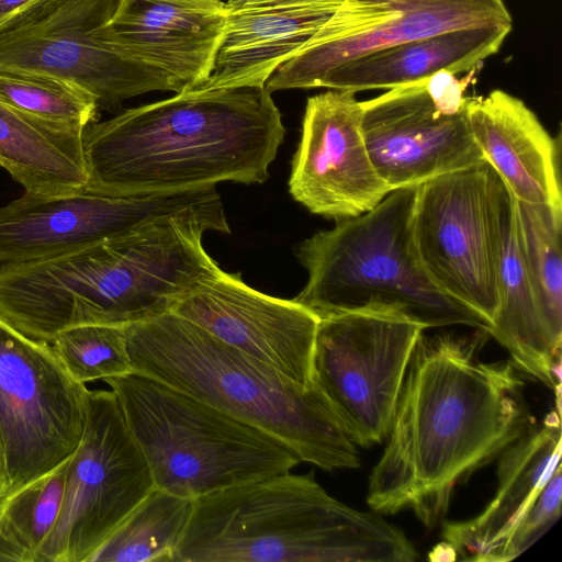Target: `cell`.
<instances>
[{
  "label": "cell",
  "mask_w": 562,
  "mask_h": 562,
  "mask_svg": "<svg viewBox=\"0 0 562 562\" xmlns=\"http://www.w3.org/2000/svg\"><path fill=\"white\" fill-rule=\"evenodd\" d=\"M488 336L474 328L418 337L369 477L373 512L409 509L435 527L454 487L530 428L520 371L513 361L480 359Z\"/></svg>",
  "instance_id": "cell-1"
},
{
  "label": "cell",
  "mask_w": 562,
  "mask_h": 562,
  "mask_svg": "<svg viewBox=\"0 0 562 562\" xmlns=\"http://www.w3.org/2000/svg\"><path fill=\"white\" fill-rule=\"evenodd\" d=\"M284 134L266 87L184 90L85 130V191L166 195L262 183Z\"/></svg>",
  "instance_id": "cell-2"
},
{
  "label": "cell",
  "mask_w": 562,
  "mask_h": 562,
  "mask_svg": "<svg viewBox=\"0 0 562 562\" xmlns=\"http://www.w3.org/2000/svg\"><path fill=\"white\" fill-rule=\"evenodd\" d=\"M418 552L378 513L331 497L291 471L212 492L194 509L173 562H412Z\"/></svg>",
  "instance_id": "cell-3"
},
{
  "label": "cell",
  "mask_w": 562,
  "mask_h": 562,
  "mask_svg": "<svg viewBox=\"0 0 562 562\" xmlns=\"http://www.w3.org/2000/svg\"><path fill=\"white\" fill-rule=\"evenodd\" d=\"M134 371L270 435L301 462L357 469V446L322 390L300 384L172 312L125 326Z\"/></svg>",
  "instance_id": "cell-4"
},
{
  "label": "cell",
  "mask_w": 562,
  "mask_h": 562,
  "mask_svg": "<svg viewBox=\"0 0 562 562\" xmlns=\"http://www.w3.org/2000/svg\"><path fill=\"white\" fill-rule=\"evenodd\" d=\"M417 187L391 191L372 210L318 232L297 247L308 280L293 299L319 318L381 313L425 329L490 324L439 290L426 273L413 237Z\"/></svg>",
  "instance_id": "cell-5"
},
{
  "label": "cell",
  "mask_w": 562,
  "mask_h": 562,
  "mask_svg": "<svg viewBox=\"0 0 562 562\" xmlns=\"http://www.w3.org/2000/svg\"><path fill=\"white\" fill-rule=\"evenodd\" d=\"M104 382L159 490L196 499L301 462L265 431L157 379L133 370Z\"/></svg>",
  "instance_id": "cell-6"
},
{
  "label": "cell",
  "mask_w": 562,
  "mask_h": 562,
  "mask_svg": "<svg viewBox=\"0 0 562 562\" xmlns=\"http://www.w3.org/2000/svg\"><path fill=\"white\" fill-rule=\"evenodd\" d=\"M117 0H47L0 30V72L67 82L114 111L169 79L117 52L104 37Z\"/></svg>",
  "instance_id": "cell-7"
},
{
  "label": "cell",
  "mask_w": 562,
  "mask_h": 562,
  "mask_svg": "<svg viewBox=\"0 0 562 562\" xmlns=\"http://www.w3.org/2000/svg\"><path fill=\"white\" fill-rule=\"evenodd\" d=\"M154 487L115 393L89 390L86 426L69 459L59 516L35 562H89Z\"/></svg>",
  "instance_id": "cell-8"
},
{
  "label": "cell",
  "mask_w": 562,
  "mask_h": 562,
  "mask_svg": "<svg viewBox=\"0 0 562 562\" xmlns=\"http://www.w3.org/2000/svg\"><path fill=\"white\" fill-rule=\"evenodd\" d=\"M86 384L50 344L31 339L0 317V441L9 495L69 458L88 413Z\"/></svg>",
  "instance_id": "cell-9"
},
{
  "label": "cell",
  "mask_w": 562,
  "mask_h": 562,
  "mask_svg": "<svg viewBox=\"0 0 562 562\" xmlns=\"http://www.w3.org/2000/svg\"><path fill=\"white\" fill-rule=\"evenodd\" d=\"M501 182L482 160L418 186L413 212L414 243L429 279L490 326L498 306L495 226Z\"/></svg>",
  "instance_id": "cell-10"
},
{
  "label": "cell",
  "mask_w": 562,
  "mask_h": 562,
  "mask_svg": "<svg viewBox=\"0 0 562 562\" xmlns=\"http://www.w3.org/2000/svg\"><path fill=\"white\" fill-rule=\"evenodd\" d=\"M425 330L381 313L321 318L314 382L356 446L369 448L386 438L412 352Z\"/></svg>",
  "instance_id": "cell-11"
},
{
  "label": "cell",
  "mask_w": 562,
  "mask_h": 562,
  "mask_svg": "<svg viewBox=\"0 0 562 562\" xmlns=\"http://www.w3.org/2000/svg\"><path fill=\"white\" fill-rule=\"evenodd\" d=\"M188 214L227 221L215 187L139 196L87 191L60 195L25 192L0 206V263L56 257L161 218Z\"/></svg>",
  "instance_id": "cell-12"
},
{
  "label": "cell",
  "mask_w": 562,
  "mask_h": 562,
  "mask_svg": "<svg viewBox=\"0 0 562 562\" xmlns=\"http://www.w3.org/2000/svg\"><path fill=\"white\" fill-rule=\"evenodd\" d=\"M513 27L504 0H342L330 18L268 79L266 89H314L357 57L443 32Z\"/></svg>",
  "instance_id": "cell-13"
},
{
  "label": "cell",
  "mask_w": 562,
  "mask_h": 562,
  "mask_svg": "<svg viewBox=\"0 0 562 562\" xmlns=\"http://www.w3.org/2000/svg\"><path fill=\"white\" fill-rule=\"evenodd\" d=\"M171 312L300 384L315 383L313 356L321 318L294 300L259 292L239 273L216 265Z\"/></svg>",
  "instance_id": "cell-14"
},
{
  "label": "cell",
  "mask_w": 562,
  "mask_h": 562,
  "mask_svg": "<svg viewBox=\"0 0 562 562\" xmlns=\"http://www.w3.org/2000/svg\"><path fill=\"white\" fill-rule=\"evenodd\" d=\"M355 94L328 89L307 99L289 179L295 201L335 222L372 210L391 192L369 157Z\"/></svg>",
  "instance_id": "cell-15"
},
{
  "label": "cell",
  "mask_w": 562,
  "mask_h": 562,
  "mask_svg": "<svg viewBox=\"0 0 562 562\" xmlns=\"http://www.w3.org/2000/svg\"><path fill=\"white\" fill-rule=\"evenodd\" d=\"M427 79L361 101L368 154L391 191L418 187L484 160L465 106L453 114L439 111L427 91Z\"/></svg>",
  "instance_id": "cell-16"
},
{
  "label": "cell",
  "mask_w": 562,
  "mask_h": 562,
  "mask_svg": "<svg viewBox=\"0 0 562 562\" xmlns=\"http://www.w3.org/2000/svg\"><path fill=\"white\" fill-rule=\"evenodd\" d=\"M226 14L218 0H117L104 37L124 56L164 74L177 93L210 78Z\"/></svg>",
  "instance_id": "cell-17"
},
{
  "label": "cell",
  "mask_w": 562,
  "mask_h": 562,
  "mask_svg": "<svg viewBox=\"0 0 562 562\" xmlns=\"http://www.w3.org/2000/svg\"><path fill=\"white\" fill-rule=\"evenodd\" d=\"M342 0H225L227 14L210 78L196 89L266 87Z\"/></svg>",
  "instance_id": "cell-18"
},
{
  "label": "cell",
  "mask_w": 562,
  "mask_h": 562,
  "mask_svg": "<svg viewBox=\"0 0 562 562\" xmlns=\"http://www.w3.org/2000/svg\"><path fill=\"white\" fill-rule=\"evenodd\" d=\"M465 112L484 160L518 201L562 207L560 136L525 102L503 90L468 97Z\"/></svg>",
  "instance_id": "cell-19"
},
{
  "label": "cell",
  "mask_w": 562,
  "mask_h": 562,
  "mask_svg": "<svg viewBox=\"0 0 562 562\" xmlns=\"http://www.w3.org/2000/svg\"><path fill=\"white\" fill-rule=\"evenodd\" d=\"M498 457L495 496L477 516L443 524L456 559L482 562L525 516L561 460L560 404Z\"/></svg>",
  "instance_id": "cell-20"
},
{
  "label": "cell",
  "mask_w": 562,
  "mask_h": 562,
  "mask_svg": "<svg viewBox=\"0 0 562 562\" xmlns=\"http://www.w3.org/2000/svg\"><path fill=\"white\" fill-rule=\"evenodd\" d=\"M497 299L488 334L510 353L513 363L553 391L561 384L560 358L521 252L515 198L502 181L496 209Z\"/></svg>",
  "instance_id": "cell-21"
},
{
  "label": "cell",
  "mask_w": 562,
  "mask_h": 562,
  "mask_svg": "<svg viewBox=\"0 0 562 562\" xmlns=\"http://www.w3.org/2000/svg\"><path fill=\"white\" fill-rule=\"evenodd\" d=\"M512 27L487 26L443 32L396 44L344 63L318 88L359 92L389 90L438 72L474 69L501 48Z\"/></svg>",
  "instance_id": "cell-22"
},
{
  "label": "cell",
  "mask_w": 562,
  "mask_h": 562,
  "mask_svg": "<svg viewBox=\"0 0 562 562\" xmlns=\"http://www.w3.org/2000/svg\"><path fill=\"white\" fill-rule=\"evenodd\" d=\"M83 133L38 120L0 99V166L26 193L60 195L86 190Z\"/></svg>",
  "instance_id": "cell-23"
},
{
  "label": "cell",
  "mask_w": 562,
  "mask_h": 562,
  "mask_svg": "<svg viewBox=\"0 0 562 562\" xmlns=\"http://www.w3.org/2000/svg\"><path fill=\"white\" fill-rule=\"evenodd\" d=\"M194 501L154 487L89 562H173Z\"/></svg>",
  "instance_id": "cell-24"
},
{
  "label": "cell",
  "mask_w": 562,
  "mask_h": 562,
  "mask_svg": "<svg viewBox=\"0 0 562 562\" xmlns=\"http://www.w3.org/2000/svg\"><path fill=\"white\" fill-rule=\"evenodd\" d=\"M521 252L554 348L562 344V207L515 199Z\"/></svg>",
  "instance_id": "cell-25"
},
{
  "label": "cell",
  "mask_w": 562,
  "mask_h": 562,
  "mask_svg": "<svg viewBox=\"0 0 562 562\" xmlns=\"http://www.w3.org/2000/svg\"><path fill=\"white\" fill-rule=\"evenodd\" d=\"M69 459L0 501L2 531L23 550L27 562H35L58 519Z\"/></svg>",
  "instance_id": "cell-26"
},
{
  "label": "cell",
  "mask_w": 562,
  "mask_h": 562,
  "mask_svg": "<svg viewBox=\"0 0 562 562\" xmlns=\"http://www.w3.org/2000/svg\"><path fill=\"white\" fill-rule=\"evenodd\" d=\"M0 99L38 120L71 128L85 131L99 117L91 95L49 77L0 72Z\"/></svg>",
  "instance_id": "cell-27"
},
{
  "label": "cell",
  "mask_w": 562,
  "mask_h": 562,
  "mask_svg": "<svg viewBox=\"0 0 562 562\" xmlns=\"http://www.w3.org/2000/svg\"><path fill=\"white\" fill-rule=\"evenodd\" d=\"M50 346L70 375L83 384L133 371L125 326L77 325L60 331Z\"/></svg>",
  "instance_id": "cell-28"
},
{
  "label": "cell",
  "mask_w": 562,
  "mask_h": 562,
  "mask_svg": "<svg viewBox=\"0 0 562 562\" xmlns=\"http://www.w3.org/2000/svg\"><path fill=\"white\" fill-rule=\"evenodd\" d=\"M561 463L540 490L536 501L508 535L482 559V562H505L520 555L543 536L559 519L562 503Z\"/></svg>",
  "instance_id": "cell-29"
},
{
  "label": "cell",
  "mask_w": 562,
  "mask_h": 562,
  "mask_svg": "<svg viewBox=\"0 0 562 562\" xmlns=\"http://www.w3.org/2000/svg\"><path fill=\"white\" fill-rule=\"evenodd\" d=\"M427 91L436 108L447 114H453L465 106L464 85L454 75L442 71L429 77L426 81Z\"/></svg>",
  "instance_id": "cell-30"
},
{
  "label": "cell",
  "mask_w": 562,
  "mask_h": 562,
  "mask_svg": "<svg viewBox=\"0 0 562 562\" xmlns=\"http://www.w3.org/2000/svg\"><path fill=\"white\" fill-rule=\"evenodd\" d=\"M45 1L47 0H0V30Z\"/></svg>",
  "instance_id": "cell-31"
},
{
  "label": "cell",
  "mask_w": 562,
  "mask_h": 562,
  "mask_svg": "<svg viewBox=\"0 0 562 562\" xmlns=\"http://www.w3.org/2000/svg\"><path fill=\"white\" fill-rule=\"evenodd\" d=\"M0 562H27L23 550L12 542L0 526Z\"/></svg>",
  "instance_id": "cell-32"
},
{
  "label": "cell",
  "mask_w": 562,
  "mask_h": 562,
  "mask_svg": "<svg viewBox=\"0 0 562 562\" xmlns=\"http://www.w3.org/2000/svg\"><path fill=\"white\" fill-rule=\"evenodd\" d=\"M7 490L5 469L3 461V453L0 441V501L4 497Z\"/></svg>",
  "instance_id": "cell-33"
},
{
  "label": "cell",
  "mask_w": 562,
  "mask_h": 562,
  "mask_svg": "<svg viewBox=\"0 0 562 562\" xmlns=\"http://www.w3.org/2000/svg\"><path fill=\"white\" fill-rule=\"evenodd\" d=\"M218 1H225V0H218Z\"/></svg>",
  "instance_id": "cell-34"
}]
</instances>
